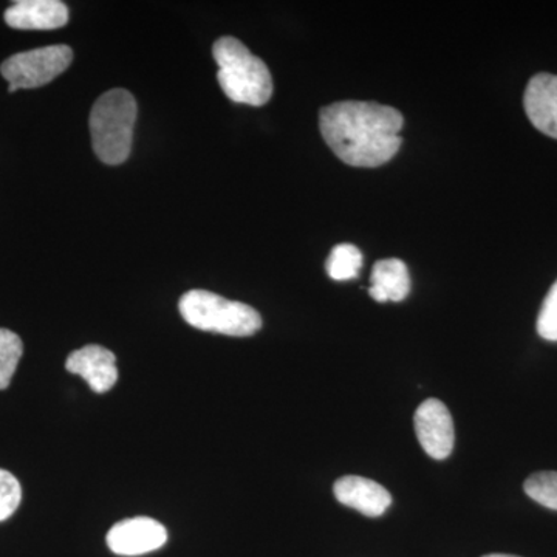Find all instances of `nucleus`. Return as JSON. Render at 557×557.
<instances>
[{"label": "nucleus", "instance_id": "f257e3e1", "mask_svg": "<svg viewBox=\"0 0 557 557\" xmlns=\"http://www.w3.org/2000/svg\"><path fill=\"white\" fill-rule=\"evenodd\" d=\"M401 112L379 102L341 101L321 109L319 127L329 148L344 163L379 168L401 148Z\"/></svg>", "mask_w": 557, "mask_h": 557}, {"label": "nucleus", "instance_id": "f03ea898", "mask_svg": "<svg viewBox=\"0 0 557 557\" xmlns=\"http://www.w3.org/2000/svg\"><path fill=\"white\" fill-rule=\"evenodd\" d=\"M212 57L219 65L220 87L231 101L255 108L270 101L273 95L270 70L239 39L225 36L215 40Z\"/></svg>", "mask_w": 557, "mask_h": 557}, {"label": "nucleus", "instance_id": "7ed1b4c3", "mask_svg": "<svg viewBox=\"0 0 557 557\" xmlns=\"http://www.w3.org/2000/svg\"><path fill=\"white\" fill-rule=\"evenodd\" d=\"M137 101L131 91L113 89L98 98L90 112L91 145L102 163L116 166L129 159Z\"/></svg>", "mask_w": 557, "mask_h": 557}, {"label": "nucleus", "instance_id": "20e7f679", "mask_svg": "<svg viewBox=\"0 0 557 557\" xmlns=\"http://www.w3.org/2000/svg\"><path fill=\"white\" fill-rule=\"evenodd\" d=\"M178 309L189 325L203 332L244 338L255 335L262 327V318L252 307L222 298L207 289L185 293L180 299Z\"/></svg>", "mask_w": 557, "mask_h": 557}, {"label": "nucleus", "instance_id": "39448f33", "mask_svg": "<svg viewBox=\"0 0 557 557\" xmlns=\"http://www.w3.org/2000/svg\"><path fill=\"white\" fill-rule=\"evenodd\" d=\"M73 61L69 46L42 47L13 54L0 67L3 78L9 81V91L36 89L46 86L64 73Z\"/></svg>", "mask_w": 557, "mask_h": 557}, {"label": "nucleus", "instance_id": "423d86ee", "mask_svg": "<svg viewBox=\"0 0 557 557\" xmlns=\"http://www.w3.org/2000/svg\"><path fill=\"white\" fill-rule=\"evenodd\" d=\"M413 423L418 442L429 457L445 460L450 456L456 443V429L446 405L440 399H426L418 406Z\"/></svg>", "mask_w": 557, "mask_h": 557}, {"label": "nucleus", "instance_id": "0eeeda50", "mask_svg": "<svg viewBox=\"0 0 557 557\" xmlns=\"http://www.w3.org/2000/svg\"><path fill=\"white\" fill-rule=\"evenodd\" d=\"M166 541V528L150 518L121 520L108 533L109 548L119 556L146 555L163 547Z\"/></svg>", "mask_w": 557, "mask_h": 557}, {"label": "nucleus", "instance_id": "6e6552de", "mask_svg": "<svg viewBox=\"0 0 557 557\" xmlns=\"http://www.w3.org/2000/svg\"><path fill=\"white\" fill-rule=\"evenodd\" d=\"M65 369L73 375L83 376L97 394L109 392L119 381L115 355L97 344L72 351L65 361Z\"/></svg>", "mask_w": 557, "mask_h": 557}, {"label": "nucleus", "instance_id": "1a4fd4ad", "mask_svg": "<svg viewBox=\"0 0 557 557\" xmlns=\"http://www.w3.org/2000/svg\"><path fill=\"white\" fill-rule=\"evenodd\" d=\"M14 30H57L69 22V9L60 0H20L5 11Z\"/></svg>", "mask_w": 557, "mask_h": 557}, {"label": "nucleus", "instance_id": "9d476101", "mask_svg": "<svg viewBox=\"0 0 557 557\" xmlns=\"http://www.w3.org/2000/svg\"><path fill=\"white\" fill-rule=\"evenodd\" d=\"M333 493L339 504L357 509L368 518H380L392 505V496L386 487L359 475H344L336 480Z\"/></svg>", "mask_w": 557, "mask_h": 557}, {"label": "nucleus", "instance_id": "9b49d317", "mask_svg": "<svg viewBox=\"0 0 557 557\" xmlns=\"http://www.w3.org/2000/svg\"><path fill=\"white\" fill-rule=\"evenodd\" d=\"M523 106L531 124L557 139V76L539 73L528 83Z\"/></svg>", "mask_w": 557, "mask_h": 557}, {"label": "nucleus", "instance_id": "f8f14e48", "mask_svg": "<svg viewBox=\"0 0 557 557\" xmlns=\"http://www.w3.org/2000/svg\"><path fill=\"white\" fill-rule=\"evenodd\" d=\"M410 276L408 267L399 259L379 260L372 271V287L370 298L376 302H401L408 298Z\"/></svg>", "mask_w": 557, "mask_h": 557}, {"label": "nucleus", "instance_id": "ddd939ff", "mask_svg": "<svg viewBox=\"0 0 557 557\" xmlns=\"http://www.w3.org/2000/svg\"><path fill=\"white\" fill-rule=\"evenodd\" d=\"M361 267L362 252L351 244L336 245L325 262V270L333 281H350L358 276Z\"/></svg>", "mask_w": 557, "mask_h": 557}, {"label": "nucleus", "instance_id": "4468645a", "mask_svg": "<svg viewBox=\"0 0 557 557\" xmlns=\"http://www.w3.org/2000/svg\"><path fill=\"white\" fill-rule=\"evenodd\" d=\"M24 344L16 333L0 329V391L10 386L20 364Z\"/></svg>", "mask_w": 557, "mask_h": 557}, {"label": "nucleus", "instance_id": "2eb2a0df", "mask_svg": "<svg viewBox=\"0 0 557 557\" xmlns=\"http://www.w3.org/2000/svg\"><path fill=\"white\" fill-rule=\"evenodd\" d=\"M527 496L542 507L557 511V472H537L530 475L523 485Z\"/></svg>", "mask_w": 557, "mask_h": 557}, {"label": "nucleus", "instance_id": "dca6fc26", "mask_svg": "<svg viewBox=\"0 0 557 557\" xmlns=\"http://www.w3.org/2000/svg\"><path fill=\"white\" fill-rule=\"evenodd\" d=\"M22 500V487L17 479L5 469H0V522L10 519Z\"/></svg>", "mask_w": 557, "mask_h": 557}, {"label": "nucleus", "instance_id": "f3484780", "mask_svg": "<svg viewBox=\"0 0 557 557\" xmlns=\"http://www.w3.org/2000/svg\"><path fill=\"white\" fill-rule=\"evenodd\" d=\"M537 333L541 338L557 343V281L542 304L537 318Z\"/></svg>", "mask_w": 557, "mask_h": 557}, {"label": "nucleus", "instance_id": "a211bd4d", "mask_svg": "<svg viewBox=\"0 0 557 557\" xmlns=\"http://www.w3.org/2000/svg\"><path fill=\"white\" fill-rule=\"evenodd\" d=\"M483 557H519V556H512V555H486V556H483Z\"/></svg>", "mask_w": 557, "mask_h": 557}]
</instances>
